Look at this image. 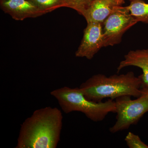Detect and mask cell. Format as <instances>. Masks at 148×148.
<instances>
[{
  "instance_id": "cell-1",
  "label": "cell",
  "mask_w": 148,
  "mask_h": 148,
  "mask_svg": "<svg viewBox=\"0 0 148 148\" xmlns=\"http://www.w3.org/2000/svg\"><path fill=\"white\" fill-rule=\"evenodd\" d=\"M63 116L56 108L34 111L21 124L15 148H56L60 140Z\"/></svg>"
},
{
  "instance_id": "cell-2",
  "label": "cell",
  "mask_w": 148,
  "mask_h": 148,
  "mask_svg": "<svg viewBox=\"0 0 148 148\" xmlns=\"http://www.w3.org/2000/svg\"><path fill=\"white\" fill-rule=\"evenodd\" d=\"M141 86L139 77L130 72L110 77L96 74L82 84L79 87L88 99L99 102L106 98L113 100L126 95L138 98L143 94Z\"/></svg>"
},
{
  "instance_id": "cell-3",
  "label": "cell",
  "mask_w": 148,
  "mask_h": 148,
  "mask_svg": "<svg viewBox=\"0 0 148 148\" xmlns=\"http://www.w3.org/2000/svg\"><path fill=\"white\" fill-rule=\"evenodd\" d=\"M50 94L57 100L65 113L81 112L94 122L102 121L110 113H116L115 101L110 99L104 102L90 101L79 87L64 86L53 90Z\"/></svg>"
},
{
  "instance_id": "cell-4",
  "label": "cell",
  "mask_w": 148,
  "mask_h": 148,
  "mask_svg": "<svg viewBox=\"0 0 148 148\" xmlns=\"http://www.w3.org/2000/svg\"><path fill=\"white\" fill-rule=\"evenodd\" d=\"M131 96H123L116 99V121L110 131L115 133L128 129L131 125L138 123L142 116L148 112V92L135 100Z\"/></svg>"
},
{
  "instance_id": "cell-5",
  "label": "cell",
  "mask_w": 148,
  "mask_h": 148,
  "mask_svg": "<svg viewBox=\"0 0 148 148\" xmlns=\"http://www.w3.org/2000/svg\"><path fill=\"white\" fill-rule=\"evenodd\" d=\"M137 23L126 6H117L103 24L104 47L118 44L123 34Z\"/></svg>"
},
{
  "instance_id": "cell-6",
  "label": "cell",
  "mask_w": 148,
  "mask_h": 148,
  "mask_svg": "<svg viewBox=\"0 0 148 148\" xmlns=\"http://www.w3.org/2000/svg\"><path fill=\"white\" fill-rule=\"evenodd\" d=\"M104 47L103 24L97 22H87L84 31L83 37L77 50L75 52L77 57H85L90 60Z\"/></svg>"
},
{
  "instance_id": "cell-7",
  "label": "cell",
  "mask_w": 148,
  "mask_h": 148,
  "mask_svg": "<svg viewBox=\"0 0 148 148\" xmlns=\"http://www.w3.org/2000/svg\"><path fill=\"white\" fill-rule=\"evenodd\" d=\"M0 7L5 13L16 21L45 14L30 0H0Z\"/></svg>"
},
{
  "instance_id": "cell-8",
  "label": "cell",
  "mask_w": 148,
  "mask_h": 148,
  "mask_svg": "<svg viewBox=\"0 0 148 148\" xmlns=\"http://www.w3.org/2000/svg\"><path fill=\"white\" fill-rule=\"evenodd\" d=\"M117 68V72L130 66H136L142 69L143 74L139 76L143 92H148V49L130 51L125 56Z\"/></svg>"
},
{
  "instance_id": "cell-9",
  "label": "cell",
  "mask_w": 148,
  "mask_h": 148,
  "mask_svg": "<svg viewBox=\"0 0 148 148\" xmlns=\"http://www.w3.org/2000/svg\"><path fill=\"white\" fill-rule=\"evenodd\" d=\"M123 3L124 0H93L83 16L87 22L103 24L115 8Z\"/></svg>"
},
{
  "instance_id": "cell-10",
  "label": "cell",
  "mask_w": 148,
  "mask_h": 148,
  "mask_svg": "<svg viewBox=\"0 0 148 148\" xmlns=\"http://www.w3.org/2000/svg\"><path fill=\"white\" fill-rule=\"evenodd\" d=\"M126 7L137 22L148 23V3L142 0H132Z\"/></svg>"
},
{
  "instance_id": "cell-11",
  "label": "cell",
  "mask_w": 148,
  "mask_h": 148,
  "mask_svg": "<svg viewBox=\"0 0 148 148\" xmlns=\"http://www.w3.org/2000/svg\"><path fill=\"white\" fill-rule=\"evenodd\" d=\"M45 13L51 12L57 9L66 7L65 0H30Z\"/></svg>"
},
{
  "instance_id": "cell-12",
  "label": "cell",
  "mask_w": 148,
  "mask_h": 148,
  "mask_svg": "<svg viewBox=\"0 0 148 148\" xmlns=\"http://www.w3.org/2000/svg\"><path fill=\"white\" fill-rule=\"evenodd\" d=\"M93 0H65L66 7L73 9L80 14L84 15Z\"/></svg>"
},
{
  "instance_id": "cell-13",
  "label": "cell",
  "mask_w": 148,
  "mask_h": 148,
  "mask_svg": "<svg viewBox=\"0 0 148 148\" xmlns=\"http://www.w3.org/2000/svg\"><path fill=\"white\" fill-rule=\"evenodd\" d=\"M125 141L130 148H148L147 145L141 140L139 136L132 132H129L125 137Z\"/></svg>"
},
{
  "instance_id": "cell-14",
  "label": "cell",
  "mask_w": 148,
  "mask_h": 148,
  "mask_svg": "<svg viewBox=\"0 0 148 148\" xmlns=\"http://www.w3.org/2000/svg\"><path fill=\"white\" fill-rule=\"evenodd\" d=\"M130 1H132V0H130Z\"/></svg>"
}]
</instances>
